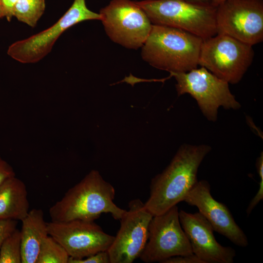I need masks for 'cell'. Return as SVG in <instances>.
Listing matches in <instances>:
<instances>
[{"instance_id": "5bb4252c", "label": "cell", "mask_w": 263, "mask_h": 263, "mask_svg": "<svg viewBox=\"0 0 263 263\" xmlns=\"http://www.w3.org/2000/svg\"><path fill=\"white\" fill-rule=\"evenodd\" d=\"M180 224L191 245L193 254L203 263H232L235 250L224 246L216 240L214 229L199 212L194 213L179 210Z\"/></svg>"}, {"instance_id": "3957f363", "label": "cell", "mask_w": 263, "mask_h": 263, "mask_svg": "<svg viewBox=\"0 0 263 263\" xmlns=\"http://www.w3.org/2000/svg\"><path fill=\"white\" fill-rule=\"evenodd\" d=\"M201 38L186 31L152 24L142 46L143 59L152 67L170 73H185L197 68Z\"/></svg>"}, {"instance_id": "8992f818", "label": "cell", "mask_w": 263, "mask_h": 263, "mask_svg": "<svg viewBox=\"0 0 263 263\" xmlns=\"http://www.w3.org/2000/svg\"><path fill=\"white\" fill-rule=\"evenodd\" d=\"M176 80L178 96L188 94L194 98L203 115L207 120L215 122L218 111L237 110L241 104L231 93L229 83L208 71L205 67L193 69L185 73H170Z\"/></svg>"}, {"instance_id": "4fadbf2b", "label": "cell", "mask_w": 263, "mask_h": 263, "mask_svg": "<svg viewBox=\"0 0 263 263\" xmlns=\"http://www.w3.org/2000/svg\"><path fill=\"white\" fill-rule=\"evenodd\" d=\"M183 201L196 207L199 212L212 225L214 231L237 246L245 247L248 245L245 234L237 224L227 206L212 197L207 181L198 180L187 193Z\"/></svg>"}, {"instance_id": "83f0119b", "label": "cell", "mask_w": 263, "mask_h": 263, "mask_svg": "<svg viewBox=\"0 0 263 263\" xmlns=\"http://www.w3.org/2000/svg\"><path fill=\"white\" fill-rule=\"evenodd\" d=\"M3 18H4V15L0 0V20Z\"/></svg>"}, {"instance_id": "e0dca14e", "label": "cell", "mask_w": 263, "mask_h": 263, "mask_svg": "<svg viewBox=\"0 0 263 263\" xmlns=\"http://www.w3.org/2000/svg\"><path fill=\"white\" fill-rule=\"evenodd\" d=\"M45 9V0H18L14 9L13 17L34 27L44 13Z\"/></svg>"}, {"instance_id": "277c9868", "label": "cell", "mask_w": 263, "mask_h": 263, "mask_svg": "<svg viewBox=\"0 0 263 263\" xmlns=\"http://www.w3.org/2000/svg\"><path fill=\"white\" fill-rule=\"evenodd\" d=\"M136 2L151 23L180 29L203 39L217 34L216 7L184 0H144Z\"/></svg>"}, {"instance_id": "9c48e42d", "label": "cell", "mask_w": 263, "mask_h": 263, "mask_svg": "<svg viewBox=\"0 0 263 263\" xmlns=\"http://www.w3.org/2000/svg\"><path fill=\"white\" fill-rule=\"evenodd\" d=\"M189 240L182 228L177 205L153 216L147 243L139 258L144 262L162 263L172 257L192 254Z\"/></svg>"}, {"instance_id": "52a82bcc", "label": "cell", "mask_w": 263, "mask_h": 263, "mask_svg": "<svg viewBox=\"0 0 263 263\" xmlns=\"http://www.w3.org/2000/svg\"><path fill=\"white\" fill-rule=\"evenodd\" d=\"M99 14L111 39L128 49L142 47L151 30V22L136 1L112 0Z\"/></svg>"}, {"instance_id": "ac0fdd59", "label": "cell", "mask_w": 263, "mask_h": 263, "mask_svg": "<svg viewBox=\"0 0 263 263\" xmlns=\"http://www.w3.org/2000/svg\"><path fill=\"white\" fill-rule=\"evenodd\" d=\"M69 258L65 248L48 235L42 241L36 263H68Z\"/></svg>"}, {"instance_id": "44dd1931", "label": "cell", "mask_w": 263, "mask_h": 263, "mask_svg": "<svg viewBox=\"0 0 263 263\" xmlns=\"http://www.w3.org/2000/svg\"><path fill=\"white\" fill-rule=\"evenodd\" d=\"M68 263H110L107 250L101 251L83 259L69 258Z\"/></svg>"}, {"instance_id": "cb8c5ba5", "label": "cell", "mask_w": 263, "mask_h": 263, "mask_svg": "<svg viewBox=\"0 0 263 263\" xmlns=\"http://www.w3.org/2000/svg\"><path fill=\"white\" fill-rule=\"evenodd\" d=\"M15 176L12 167L0 156V187L6 180Z\"/></svg>"}, {"instance_id": "9a60e30c", "label": "cell", "mask_w": 263, "mask_h": 263, "mask_svg": "<svg viewBox=\"0 0 263 263\" xmlns=\"http://www.w3.org/2000/svg\"><path fill=\"white\" fill-rule=\"evenodd\" d=\"M43 214L42 209L34 208L21 221L22 263H36L42 241L48 235Z\"/></svg>"}, {"instance_id": "ba28073f", "label": "cell", "mask_w": 263, "mask_h": 263, "mask_svg": "<svg viewBox=\"0 0 263 263\" xmlns=\"http://www.w3.org/2000/svg\"><path fill=\"white\" fill-rule=\"evenodd\" d=\"M88 20H101L99 13L90 10L85 0H74L67 12L49 28L9 46L7 54L22 63H34L51 51L59 37L71 26Z\"/></svg>"}, {"instance_id": "d4e9b609", "label": "cell", "mask_w": 263, "mask_h": 263, "mask_svg": "<svg viewBox=\"0 0 263 263\" xmlns=\"http://www.w3.org/2000/svg\"><path fill=\"white\" fill-rule=\"evenodd\" d=\"M18 0H0L3 9L4 18L10 21L13 17V11L15 6Z\"/></svg>"}, {"instance_id": "6da1fadb", "label": "cell", "mask_w": 263, "mask_h": 263, "mask_svg": "<svg viewBox=\"0 0 263 263\" xmlns=\"http://www.w3.org/2000/svg\"><path fill=\"white\" fill-rule=\"evenodd\" d=\"M211 150L206 144L181 145L169 165L151 179L144 203L147 210L153 216L159 215L183 201L198 181L199 168Z\"/></svg>"}, {"instance_id": "ffe728a7", "label": "cell", "mask_w": 263, "mask_h": 263, "mask_svg": "<svg viewBox=\"0 0 263 263\" xmlns=\"http://www.w3.org/2000/svg\"><path fill=\"white\" fill-rule=\"evenodd\" d=\"M257 171L260 178L258 191L250 201L246 209L247 215L250 214L253 209L263 199V153L262 152L257 159L256 163Z\"/></svg>"}, {"instance_id": "7a4b0ae2", "label": "cell", "mask_w": 263, "mask_h": 263, "mask_svg": "<svg viewBox=\"0 0 263 263\" xmlns=\"http://www.w3.org/2000/svg\"><path fill=\"white\" fill-rule=\"evenodd\" d=\"M115 194L113 187L97 170H92L49 208L51 221L93 222L103 213L120 220L126 210L114 203Z\"/></svg>"}, {"instance_id": "484cf974", "label": "cell", "mask_w": 263, "mask_h": 263, "mask_svg": "<svg viewBox=\"0 0 263 263\" xmlns=\"http://www.w3.org/2000/svg\"><path fill=\"white\" fill-rule=\"evenodd\" d=\"M187 1L199 3H211V0H184Z\"/></svg>"}, {"instance_id": "603a6c76", "label": "cell", "mask_w": 263, "mask_h": 263, "mask_svg": "<svg viewBox=\"0 0 263 263\" xmlns=\"http://www.w3.org/2000/svg\"><path fill=\"white\" fill-rule=\"evenodd\" d=\"M162 263H203V262L192 254L172 257L164 260Z\"/></svg>"}, {"instance_id": "4316f807", "label": "cell", "mask_w": 263, "mask_h": 263, "mask_svg": "<svg viewBox=\"0 0 263 263\" xmlns=\"http://www.w3.org/2000/svg\"><path fill=\"white\" fill-rule=\"evenodd\" d=\"M225 0H211V4L215 7H217Z\"/></svg>"}, {"instance_id": "7402d4cb", "label": "cell", "mask_w": 263, "mask_h": 263, "mask_svg": "<svg viewBox=\"0 0 263 263\" xmlns=\"http://www.w3.org/2000/svg\"><path fill=\"white\" fill-rule=\"evenodd\" d=\"M17 221L14 220H0V250L6 238L16 228Z\"/></svg>"}, {"instance_id": "d6986e66", "label": "cell", "mask_w": 263, "mask_h": 263, "mask_svg": "<svg viewBox=\"0 0 263 263\" xmlns=\"http://www.w3.org/2000/svg\"><path fill=\"white\" fill-rule=\"evenodd\" d=\"M0 263H22L20 231L16 229L3 243Z\"/></svg>"}, {"instance_id": "7c38bea8", "label": "cell", "mask_w": 263, "mask_h": 263, "mask_svg": "<svg viewBox=\"0 0 263 263\" xmlns=\"http://www.w3.org/2000/svg\"><path fill=\"white\" fill-rule=\"evenodd\" d=\"M47 228L48 235L65 248L70 257L74 259H83L108 250L114 238L94 221H51L47 223Z\"/></svg>"}, {"instance_id": "5b68a950", "label": "cell", "mask_w": 263, "mask_h": 263, "mask_svg": "<svg viewBox=\"0 0 263 263\" xmlns=\"http://www.w3.org/2000/svg\"><path fill=\"white\" fill-rule=\"evenodd\" d=\"M252 46L231 36L216 34L203 39L198 64L228 83H238L251 64Z\"/></svg>"}, {"instance_id": "8fae6325", "label": "cell", "mask_w": 263, "mask_h": 263, "mask_svg": "<svg viewBox=\"0 0 263 263\" xmlns=\"http://www.w3.org/2000/svg\"><path fill=\"white\" fill-rule=\"evenodd\" d=\"M128 207L120 219V228L107 250L110 263H132L139 257L147 241L153 215L139 199L130 201Z\"/></svg>"}, {"instance_id": "30bf717a", "label": "cell", "mask_w": 263, "mask_h": 263, "mask_svg": "<svg viewBox=\"0 0 263 263\" xmlns=\"http://www.w3.org/2000/svg\"><path fill=\"white\" fill-rule=\"evenodd\" d=\"M217 34L252 46L263 40V0H225L216 7Z\"/></svg>"}, {"instance_id": "2e32d148", "label": "cell", "mask_w": 263, "mask_h": 263, "mask_svg": "<svg viewBox=\"0 0 263 263\" xmlns=\"http://www.w3.org/2000/svg\"><path fill=\"white\" fill-rule=\"evenodd\" d=\"M29 211L25 184L15 176L0 187V220H23Z\"/></svg>"}]
</instances>
